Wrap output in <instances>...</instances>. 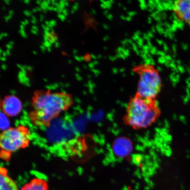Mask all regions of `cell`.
<instances>
[{"instance_id":"obj_38","label":"cell","mask_w":190,"mask_h":190,"mask_svg":"<svg viewBox=\"0 0 190 190\" xmlns=\"http://www.w3.org/2000/svg\"><path fill=\"white\" fill-rule=\"evenodd\" d=\"M1 60L2 61H6V57H2V58H1Z\"/></svg>"},{"instance_id":"obj_46","label":"cell","mask_w":190,"mask_h":190,"mask_svg":"<svg viewBox=\"0 0 190 190\" xmlns=\"http://www.w3.org/2000/svg\"><path fill=\"white\" fill-rule=\"evenodd\" d=\"M76 70L77 72H79V71H80V69L79 67H76Z\"/></svg>"},{"instance_id":"obj_34","label":"cell","mask_w":190,"mask_h":190,"mask_svg":"<svg viewBox=\"0 0 190 190\" xmlns=\"http://www.w3.org/2000/svg\"><path fill=\"white\" fill-rule=\"evenodd\" d=\"M45 19V16H43V15H41L40 16V20L41 21H42Z\"/></svg>"},{"instance_id":"obj_12","label":"cell","mask_w":190,"mask_h":190,"mask_svg":"<svg viewBox=\"0 0 190 190\" xmlns=\"http://www.w3.org/2000/svg\"><path fill=\"white\" fill-rule=\"evenodd\" d=\"M43 45H44L45 47H46L47 48H51V44L48 41H45L43 43Z\"/></svg>"},{"instance_id":"obj_60","label":"cell","mask_w":190,"mask_h":190,"mask_svg":"<svg viewBox=\"0 0 190 190\" xmlns=\"http://www.w3.org/2000/svg\"><path fill=\"white\" fill-rule=\"evenodd\" d=\"M44 80H45V82H47V79H44Z\"/></svg>"},{"instance_id":"obj_57","label":"cell","mask_w":190,"mask_h":190,"mask_svg":"<svg viewBox=\"0 0 190 190\" xmlns=\"http://www.w3.org/2000/svg\"><path fill=\"white\" fill-rule=\"evenodd\" d=\"M33 53L34 54H37V52H36V51H33Z\"/></svg>"},{"instance_id":"obj_43","label":"cell","mask_w":190,"mask_h":190,"mask_svg":"<svg viewBox=\"0 0 190 190\" xmlns=\"http://www.w3.org/2000/svg\"><path fill=\"white\" fill-rule=\"evenodd\" d=\"M9 44H10V45H12V46H13V45H14V42L13 41H10L9 42Z\"/></svg>"},{"instance_id":"obj_56","label":"cell","mask_w":190,"mask_h":190,"mask_svg":"<svg viewBox=\"0 0 190 190\" xmlns=\"http://www.w3.org/2000/svg\"><path fill=\"white\" fill-rule=\"evenodd\" d=\"M101 57V55H99V56H98L97 57V58H100Z\"/></svg>"},{"instance_id":"obj_61","label":"cell","mask_w":190,"mask_h":190,"mask_svg":"<svg viewBox=\"0 0 190 190\" xmlns=\"http://www.w3.org/2000/svg\"><path fill=\"white\" fill-rule=\"evenodd\" d=\"M1 102H0V108H1Z\"/></svg>"},{"instance_id":"obj_26","label":"cell","mask_w":190,"mask_h":190,"mask_svg":"<svg viewBox=\"0 0 190 190\" xmlns=\"http://www.w3.org/2000/svg\"><path fill=\"white\" fill-rule=\"evenodd\" d=\"M60 43L58 42V41L56 42L55 43V46L56 48H58L60 46Z\"/></svg>"},{"instance_id":"obj_4","label":"cell","mask_w":190,"mask_h":190,"mask_svg":"<svg viewBox=\"0 0 190 190\" xmlns=\"http://www.w3.org/2000/svg\"><path fill=\"white\" fill-rule=\"evenodd\" d=\"M157 70L146 65L145 68L140 73L137 95L144 98L155 99L161 86V77Z\"/></svg>"},{"instance_id":"obj_3","label":"cell","mask_w":190,"mask_h":190,"mask_svg":"<svg viewBox=\"0 0 190 190\" xmlns=\"http://www.w3.org/2000/svg\"><path fill=\"white\" fill-rule=\"evenodd\" d=\"M31 134L29 128L22 125L0 132V158L8 161L14 153L28 147Z\"/></svg>"},{"instance_id":"obj_8","label":"cell","mask_w":190,"mask_h":190,"mask_svg":"<svg viewBox=\"0 0 190 190\" xmlns=\"http://www.w3.org/2000/svg\"><path fill=\"white\" fill-rule=\"evenodd\" d=\"M21 190H48V185L45 180L35 178L26 183Z\"/></svg>"},{"instance_id":"obj_47","label":"cell","mask_w":190,"mask_h":190,"mask_svg":"<svg viewBox=\"0 0 190 190\" xmlns=\"http://www.w3.org/2000/svg\"><path fill=\"white\" fill-rule=\"evenodd\" d=\"M103 26H104V28L105 29H107L108 28V26H107L106 25H103Z\"/></svg>"},{"instance_id":"obj_7","label":"cell","mask_w":190,"mask_h":190,"mask_svg":"<svg viewBox=\"0 0 190 190\" xmlns=\"http://www.w3.org/2000/svg\"><path fill=\"white\" fill-rule=\"evenodd\" d=\"M0 190H19L16 182L9 176L8 170L0 166Z\"/></svg>"},{"instance_id":"obj_45","label":"cell","mask_w":190,"mask_h":190,"mask_svg":"<svg viewBox=\"0 0 190 190\" xmlns=\"http://www.w3.org/2000/svg\"><path fill=\"white\" fill-rule=\"evenodd\" d=\"M37 11H38V10H37V8H36V9H34L32 10V12H37Z\"/></svg>"},{"instance_id":"obj_44","label":"cell","mask_w":190,"mask_h":190,"mask_svg":"<svg viewBox=\"0 0 190 190\" xmlns=\"http://www.w3.org/2000/svg\"><path fill=\"white\" fill-rule=\"evenodd\" d=\"M93 63L94 65H96V64H97L98 63V62L97 61L95 60L94 62H93Z\"/></svg>"},{"instance_id":"obj_5","label":"cell","mask_w":190,"mask_h":190,"mask_svg":"<svg viewBox=\"0 0 190 190\" xmlns=\"http://www.w3.org/2000/svg\"><path fill=\"white\" fill-rule=\"evenodd\" d=\"M1 108L8 117H15L22 111V103L14 95H9L6 96L1 103Z\"/></svg>"},{"instance_id":"obj_2","label":"cell","mask_w":190,"mask_h":190,"mask_svg":"<svg viewBox=\"0 0 190 190\" xmlns=\"http://www.w3.org/2000/svg\"><path fill=\"white\" fill-rule=\"evenodd\" d=\"M159 114L155 100L137 94L127 105L123 121L125 125L135 130L146 129L156 122Z\"/></svg>"},{"instance_id":"obj_10","label":"cell","mask_w":190,"mask_h":190,"mask_svg":"<svg viewBox=\"0 0 190 190\" xmlns=\"http://www.w3.org/2000/svg\"><path fill=\"white\" fill-rule=\"evenodd\" d=\"M10 122L9 117L2 111L0 108V132H2L10 128Z\"/></svg>"},{"instance_id":"obj_11","label":"cell","mask_w":190,"mask_h":190,"mask_svg":"<svg viewBox=\"0 0 190 190\" xmlns=\"http://www.w3.org/2000/svg\"><path fill=\"white\" fill-rule=\"evenodd\" d=\"M19 33L22 36L23 38H27V35L26 34L25 31H24V30H20Z\"/></svg>"},{"instance_id":"obj_59","label":"cell","mask_w":190,"mask_h":190,"mask_svg":"<svg viewBox=\"0 0 190 190\" xmlns=\"http://www.w3.org/2000/svg\"><path fill=\"white\" fill-rule=\"evenodd\" d=\"M69 63H70V64L71 63V61L70 60H69Z\"/></svg>"},{"instance_id":"obj_50","label":"cell","mask_w":190,"mask_h":190,"mask_svg":"<svg viewBox=\"0 0 190 190\" xmlns=\"http://www.w3.org/2000/svg\"><path fill=\"white\" fill-rule=\"evenodd\" d=\"M47 50H48V52L51 51V48H47Z\"/></svg>"},{"instance_id":"obj_49","label":"cell","mask_w":190,"mask_h":190,"mask_svg":"<svg viewBox=\"0 0 190 190\" xmlns=\"http://www.w3.org/2000/svg\"><path fill=\"white\" fill-rule=\"evenodd\" d=\"M91 57H92L93 59H95L96 58V56H95L94 55H93V54L91 55Z\"/></svg>"},{"instance_id":"obj_20","label":"cell","mask_w":190,"mask_h":190,"mask_svg":"<svg viewBox=\"0 0 190 190\" xmlns=\"http://www.w3.org/2000/svg\"><path fill=\"white\" fill-rule=\"evenodd\" d=\"M77 9H78V4L76 3L73 6V9H74V10H77Z\"/></svg>"},{"instance_id":"obj_42","label":"cell","mask_w":190,"mask_h":190,"mask_svg":"<svg viewBox=\"0 0 190 190\" xmlns=\"http://www.w3.org/2000/svg\"><path fill=\"white\" fill-rule=\"evenodd\" d=\"M108 39V37L107 36H106V37H105L104 38H103V40H104V41H107Z\"/></svg>"},{"instance_id":"obj_18","label":"cell","mask_w":190,"mask_h":190,"mask_svg":"<svg viewBox=\"0 0 190 190\" xmlns=\"http://www.w3.org/2000/svg\"><path fill=\"white\" fill-rule=\"evenodd\" d=\"M12 47H13V46L11 45H10V44H7V45H6V48H7V50H11V49H12Z\"/></svg>"},{"instance_id":"obj_22","label":"cell","mask_w":190,"mask_h":190,"mask_svg":"<svg viewBox=\"0 0 190 190\" xmlns=\"http://www.w3.org/2000/svg\"><path fill=\"white\" fill-rule=\"evenodd\" d=\"M2 68L4 70H7V65H5V64H4L2 66Z\"/></svg>"},{"instance_id":"obj_14","label":"cell","mask_w":190,"mask_h":190,"mask_svg":"<svg viewBox=\"0 0 190 190\" xmlns=\"http://www.w3.org/2000/svg\"><path fill=\"white\" fill-rule=\"evenodd\" d=\"M24 13L27 16H31V12H30L29 11H24Z\"/></svg>"},{"instance_id":"obj_13","label":"cell","mask_w":190,"mask_h":190,"mask_svg":"<svg viewBox=\"0 0 190 190\" xmlns=\"http://www.w3.org/2000/svg\"><path fill=\"white\" fill-rule=\"evenodd\" d=\"M58 17L62 21H64L65 20V19H66L65 16L62 14V13L59 14L58 15Z\"/></svg>"},{"instance_id":"obj_28","label":"cell","mask_w":190,"mask_h":190,"mask_svg":"<svg viewBox=\"0 0 190 190\" xmlns=\"http://www.w3.org/2000/svg\"><path fill=\"white\" fill-rule=\"evenodd\" d=\"M107 17L108 18V19L111 20L113 18V16H112V15H111V14H108V15L107 16Z\"/></svg>"},{"instance_id":"obj_31","label":"cell","mask_w":190,"mask_h":190,"mask_svg":"<svg viewBox=\"0 0 190 190\" xmlns=\"http://www.w3.org/2000/svg\"><path fill=\"white\" fill-rule=\"evenodd\" d=\"M75 59L76 60H77V61H81L80 57H77V56H75Z\"/></svg>"},{"instance_id":"obj_17","label":"cell","mask_w":190,"mask_h":190,"mask_svg":"<svg viewBox=\"0 0 190 190\" xmlns=\"http://www.w3.org/2000/svg\"><path fill=\"white\" fill-rule=\"evenodd\" d=\"M40 48H41V51H42V52H45L46 51V47H45L44 45H41V47H40Z\"/></svg>"},{"instance_id":"obj_27","label":"cell","mask_w":190,"mask_h":190,"mask_svg":"<svg viewBox=\"0 0 190 190\" xmlns=\"http://www.w3.org/2000/svg\"><path fill=\"white\" fill-rule=\"evenodd\" d=\"M54 8L55 7H53L52 6H49L48 8V10L50 11H54Z\"/></svg>"},{"instance_id":"obj_21","label":"cell","mask_w":190,"mask_h":190,"mask_svg":"<svg viewBox=\"0 0 190 190\" xmlns=\"http://www.w3.org/2000/svg\"><path fill=\"white\" fill-rule=\"evenodd\" d=\"M128 14L129 16L131 17L132 16H134V15H135V14H136V12H128Z\"/></svg>"},{"instance_id":"obj_55","label":"cell","mask_w":190,"mask_h":190,"mask_svg":"<svg viewBox=\"0 0 190 190\" xmlns=\"http://www.w3.org/2000/svg\"><path fill=\"white\" fill-rule=\"evenodd\" d=\"M74 12H75V10H74V9H72V11H71V13L73 14L74 13Z\"/></svg>"},{"instance_id":"obj_53","label":"cell","mask_w":190,"mask_h":190,"mask_svg":"<svg viewBox=\"0 0 190 190\" xmlns=\"http://www.w3.org/2000/svg\"><path fill=\"white\" fill-rule=\"evenodd\" d=\"M92 11V12H93V14H95V13H96V11L95 10H94V9H93Z\"/></svg>"},{"instance_id":"obj_36","label":"cell","mask_w":190,"mask_h":190,"mask_svg":"<svg viewBox=\"0 0 190 190\" xmlns=\"http://www.w3.org/2000/svg\"><path fill=\"white\" fill-rule=\"evenodd\" d=\"M131 16H128V17H126V19L128 21H130L131 20Z\"/></svg>"},{"instance_id":"obj_33","label":"cell","mask_w":190,"mask_h":190,"mask_svg":"<svg viewBox=\"0 0 190 190\" xmlns=\"http://www.w3.org/2000/svg\"><path fill=\"white\" fill-rule=\"evenodd\" d=\"M31 32H32L33 34H35V35L37 34L38 32V31H35V30H34L33 29H32V30H31Z\"/></svg>"},{"instance_id":"obj_35","label":"cell","mask_w":190,"mask_h":190,"mask_svg":"<svg viewBox=\"0 0 190 190\" xmlns=\"http://www.w3.org/2000/svg\"><path fill=\"white\" fill-rule=\"evenodd\" d=\"M84 58H85V60L86 61H89V60H90V58H89V57H88V56L85 57Z\"/></svg>"},{"instance_id":"obj_54","label":"cell","mask_w":190,"mask_h":190,"mask_svg":"<svg viewBox=\"0 0 190 190\" xmlns=\"http://www.w3.org/2000/svg\"><path fill=\"white\" fill-rule=\"evenodd\" d=\"M77 53V51L75 49L74 50V54H76Z\"/></svg>"},{"instance_id":"obj_39","label":"cell","mask_w":190,"mask_h":190,"mask_svg":"<svg viewBox=\"0 0 190 190\" xmlns=\"http://www.w3.org/2000/svg\"><path fill=\"white\" fill-rule=\"evenodd\" d=\"M30 2V1H29V0H25V1H24V3L26 4H29Z\"/></svg>"},{"instance_id":"obj_30","label":"cell","mask_w":190,"mask_h":190,"mask_svg":"<svg viewBox=\"0 0 190 190\" xmlns=\"http://www.w3.org/2000/svg\"><path fill=\"white\" fill-rule=\"evenodd\" d=\"M9 15L12 16V15L14 14V12H13V11L10 10L9 12Z\"/></svg>"},{"instance_id":"obj_52","label":"cell","mask_w":190,"mask_h":190,"mask_svg":"<svg viewBox=\"0 0 190 190\" xmlns=\"http://www.w3.org/2000/svg\"><path fill=\"white\" fill-rule=\"evenodd\" d=\"M25 22H26V25L29 23V22H28V20H27V19H26V20H25Z\"/></svg>"},{"instance_id":"obj_41","label":"cell","mask_w":190,"mask_h":190,"mask_svg":"<svg viewBox=\"0 0 190 190\" xmlns=\"http://www.w3.org/2000/svg\"><path fill=\"white\" fill-rule=\"evenodd\" d=\"M5 3L7 5H9V4H10V1H9V0H6V1H5Z\"/></svg>"},{"instance_id":"obj_32","label":"cell","mask_w":190,"mask_h":190,"mask_svg":"<svg viewBox=\"0 0 190 190\" xmlns=\"http://www.w3.org/2000/svg\"><path fill=\"white\" fill-rule=\"evenodd\" d=\"M118 70L116 68H114L113 69V72L114 74H117V72H118Z\"/></svg>"},{"instance_id":"obj_51","label":"cell","mask_w":190,"mask_h":190,"mask_svg":"<svg viewBox=\"0 0 190 190\" xmlns=\"http://www.w3.org/2000/svg\"><path fill=\"white\" fill-rule=\"evenodd\" d=\"M120 72H123L124 71V69L121 68L120 70Z\"/></svg>"},{"instance_id":"obj_9","label":"cell","mask_w":190,"mask_h":190,"mask_svg":"<svg viewBox=\"0 0 190 190\" xmlns=\"http://www.w3.org/2000/svg\"><path fill=\"white\" fill-rule=\"evenodd\" d=\"M118 141L120 144V145H119L117 141L115 144L121 147V148L115 149V151H116V153L117 154H118V155L123 156L125 155L128 153V152L127 151H128H128L130 150V144L128 141H127L126 140H124L123 139H119V140H118Z\"/></svg>"},{"instance_id":"obj_25","label":"cell","mask_w":190,"mask_h":190,"mask_svg":"<svg viewBox=\"0 0 190 190\" xmlns=\"http://www.w3.org/2000/svg\"><path fill=\"white\" fill-rule=\"evenodd\" d=\"M94 66V65L93 64V63H89V67L90 68L92 69H93Z\"/></svg>"},{"instance_id":"obj_1","label":"cell","mask_w":190,"mask_h":190,"mask_svg":"<svg viewBox=\"0 0 190 190\" xmlns=\"http://www.w3.org/2000/svg\"><path fill=\"white\" fill-rule=\"evenodd\" d=\"M71 95L62 91L51 93L50 90L36 91L33 96L32 109L28 117L31 123L37 127H48L51 122L73 104Z\"/></svg>"},{"instance_id":"obj_48","label":"cell","mask_w":190,"mask_h":190,"mask_svg":"<svg viewBox=\"0 0 190 190\" xmlns=\"http://www.w3.org/2000/svg\"><path fill=\"white\" fill-rule=\"evenodd\" d=\"M121 18L122 19H126V17H125L124 16H121Z\"/></svg>"},{"instance_id":"obj_58","label":"cell","mask_w":190,"mask_h":190,"mask_svg":"<svg viewBox=\"0 0 190 190\" xmlns=\"http://www.w3.org/2000/svg\"><path fill=\"white\" fill-rule=\"evenodd\" d=\"M107 13H108V11H105V12L104 14H107Z\"/></svg>"},{"instance_id":"obj_29","label":"cell","mask_w":190,"mask_h":190,"mask_svg":"<svg viewBox=\"0 0 190 190\" xmlns=\"http://www.w3.org/2000/svg\"><path fill=\"white\" fill-rule=\"evenodd\" d=\"M5 51H6V52L7 53V56H10V50H7Z\"/></svg>"},{"instance_id":"obj_16","label":"cell","mask_w":190,"mask_h":190,"mask_svg":"<svg viewBox=\"0 0 190 190\" xmlns=\"http://www.w3.org/2000/svg\"><path fill=\"white\" fill-rule=\"evenodd\" d=\"M12 18V16H10V15H8V16H6L5 17V21L8 22V21L11 18Z\"/></svg>"},{"instance_id":"obj_40","label":"cell","mask_w":190,"mask_h":190,"mask_svg":"<svg viewBox=\"0 0 190 190\" xmlns=\"http://www.w3.org/2000/svg\"><path fill=\"white\" fill-rule=\"evenodd\" d=\"M42 1H37L36 2H37V3L38 4V5H41V3H42Z\"/></svg>"},{"instance_id":"obj_23","label":"cell","mask_w":190,"mask_h":190,"mask_svg":"<svg viewBox=\"0 0 190 190\" xmlns=\"http://www.w3.org/2000/svg\"><path fill=\"white\" fill-rule=\"evenodd\" d=\"M32 29L35 30V31H38V27L36 26H35V25H34V26H32Z\"/></svg>"},{"instance_id":"obj_19","label":"cell","mask_w":190,"mask_h":190,"mask_svg":"<svg viewBox=\"0 0 190 190\" xmlns=\"http://www.w3.org/2000/svg\"><path fill=\"white\" fill-rule=\"evenodd\" d=\"M62 14L64 15L65 16H67V14H67V10L65 9H63V12H62Z\"/></svg>"},{"instance_id":"obj_6","label":"cell","mask_w":190,"mask_h":190,"mask_svg":"<svg viewBox=\"0 0 190 190\" xmlns=\"http://www.w3.org/2000/svg\"><path fill=\"white\" fill-rule=\"evenodd\" d=\"M173 10L180 19L190 22V0H180L175 2Z\"/></svg>"},{"instance_id":"obj_24","label":"cell","mask_w":190,"mask_h":190,"mask_svg":"<svg viewBox=\"0 0 190 190\" xmlns=\"http://www.w3.org/2000/svg\"><path fill=\"white\" fill-rule=\"evenodd\" d=\"M76 77L77 78L78 80H80L82 79V78L80 77V76L78 74H76Z\"/></svg>"},{"instance_id":"obj_37","label":"cell","mask_w":190,"mask_h":190,"mask_svg":"<svg viewBox=\"0 0 190 190\" xmlns=\"http://www.w3.org/2000/svg\"><path fill=\"white\" fill-rule=\"evenodd\" d=\"M2 55H3V56L4 57H7V53H6V51H4L2 53Z\"/></svg>"},{"instance_id":"obj_15","label":"cell","mask_w":190,"mask_h":190,"mask_svg":"<svg viewBox=\"0 0 190 190\" xmlns=\"http://www.w3.org/2000/svg\"><path fill=\"white\" fill-rule=\"evenodd\" d=\"M31 22H32L34 24H36V23L37 22V19H36V17H35L34 16H32Z\"/></svg>"}]
</instances>
